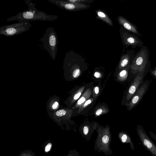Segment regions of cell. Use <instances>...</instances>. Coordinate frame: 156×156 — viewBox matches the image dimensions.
<instances>
[{"instance_id": "cell-1", "label": "cell", "mask_w": 156, "mask_h": 156, "mask_svg": "<svg viewBox=\"0 0 156 156\" xmlns=\"http://www.w3.org/2000/svg\"><path fill=\"white\" fill-rule=\"evenodd\" d=\"M28 9L22 12H19L16 15L6 20L7 21L17 20L18 22L25 21H52L56 20L58 16L47 14L44 12L38 10L35 6V4L29 0H25Z\"/></svg>"}, {"instance_id": "cell-2", "label": "cell", "mask_w": 156, "mask_h": 156, "mask_svg": "<svg viewBox=\"0 0 156 156\" xmlns=\"http://www.w3.org/2000/svg\"><path fill=\"white\" fill-rule=\"evenodd\" d=\"M97 136L95 141L94 151L103 152L107 155H111L113 151L110 145L112 141V134L108 127L99 126L97 129Z\"/></svg>"}, {"instance_id": "cell-3", "label": "cell", "mask_w": 156, "mask_h": 156, "mask_svg": "<svg viewBox=\"0 0 156 156\" xmlns=\"http://www.w3.org/2000/svg\"><path fill=\"white\" fill-rule=\"evenodd\" d=\"M149 52L147 46H142L135 54L130 66L131 72L133 74L145 72L150 66Z\"/></svg>"}, {"instance_id": "cell-4", "label": "cell", "mask_w": 156, "mask_h": 156, "mask_svg": "<svg viewBox=\"0 0 156 156\" xmlns=\"http://www.w3.org/2000/svg\"><path fill=\"white\" fill-rule=\"evenodd\" d=\"M44 48L54 60L56 57L58 43L56 33L54 28L50 27L47 28L41 39Z\"/></svg>"}, {"instance_id": "cell-5", "label": "cell", "mask_w": 156, "mask_h": 156, "mask_svg": "<svg viewBox=\"0 0 156 156\" xmlns=\"http://www.w3.org/2000/svg\"><path fill=\"white\" fill-rule=\"evenodd\" d=\"M32 25L29 21L19 22L0 27V34L10 37L18 35L29 30Z\"/></svg>"}, {"instance_id": "cell-6", "label": "cell", "mask_w": 156, "mask_h": 156, "mask_svg": "<svg viewBox=\"0 0 156 156\" xmlns=\"http://www.w3.org/2000/svg\"><path fill=\"white\" fill-rule=\"evenodd\" d=\"M136 133L142 145L153 156H156V145L150 138L143 127L137 125Z\"/></svg>"}, {"instance_id": "cell-7", "label": "cell", "mask_w": 156, "mask_h": 156, "mask_svg": "<svg viewBox=\"0 0 156 156\" xmlns=\"http://www.w3.org/2000/svg\"><path fill=\"white\" fill-rule=\"evenodd\" d=\"M149 86V82L145 80L139 88L133 95L130 101L128 104V109L132 110L141 100L142 97L146 92Z\"/></svg>"}, {"instance_id": "cell-8", "label": "cell", "mask_w": 156, "mask_h": 156, "mask_svg": "<svg viewBox=\"0 0 156 156\" xmlns=\"http://www.w3.org/2000/svg\"><path fill=\"white\" fill-rule=\"evenodd\" d=\"M122 39L124 45L126 47L129 46L133 48L143 45V42L138 36L127 30L122 33Z\"/></svg>"}, {"instance_id": "cell-9", "label": "cell", "mask_w": 156, "mask_h": 156, "mask_svg": "<svg viewBox=\"0 0 156 156\" xmlns=\"http://www.w3.org/2000/svg\"><path fill=\"white\" fill-rule=\"evenodd\" d=\"M48 1L61 8L69 11L80 10L86 9L89 7L83 3H72L67 1V0H48Z\"/></svg>"}, {"instance_id": "cell-10", "label": "cell", "mask_w": 156, "mask_h": 156, "mask_svg": "<svg viewBox=\"0 0 156 156\" xmlns=\"http://www.w3.org/2000/svg\"><path fill=\"white\" fill-rule=\"evenodd\" d=\"M145 72H138L136 75L132 83L129 88L127 94L126 98L129 100L136 91L140 84L143 81Z\"/></svg>"}, {"instance_id": "cell-11", "label": "cell", "mask_w": 156, "mask_h": 156, "mask_svg": "<svg viewBox=\"0 0 156 156\" xmlns=\"http://www.w3.org/2000/svg\"><path fill=\"white\" fill-rule=\"evenodd\" d=\"M98 127L96 123L85 124L83 125L80 129V133L82 136L87 141L90 139L91 136Z\"/></svg>"}, {"instance_id": "cell-12", "label": "cell", "mask_w": 156, "mask_h": 156, "mask_svg": "<svg viewBox=\"0 0 156 156\" xmlns=\"http://www.w3.org/2000/svg\"><path fill=\"white\" fill-rule=\"evenodd\" d=\"M118 20L120 25L129 32L137 36L141 37V34L137 30V27L122 16H119Z\"/></svg>"}, {"instance_id": "cell-13", "label": "cell", "mask_w": 156, "mask_h": 156, "mask_svg": "<svg viewBox=\"0 0 156 156\" xmlns=\"http://www.w3.org/2000/svg\"><path fill=\"white\" fill-rule=\"evenodd\" d=\"M135 54L133 51H129L127 53L122 55L121 58L119 65V69H121L127 66H130V61H133Z\"/></svg>"}, {"instance_id": "cell-14", "label": "cell", "mask_w": 156, "mask_h": 156, "mask_svg": "<svg viewBox=\"0 0 156 156\" xmlns=\"http://www.w3.org/2000/svg\"><path fill=\"white\" fill-rule=\"evenodd\" d=\"M118 137L122 143L129 144L130 148L135 150L134 146L132 139L127 133L124 131L120 132L119 133Z\"/></svg>"}, {"instance_id": "cell-15", "label": "cell", "mask_w": 156, "mask_h": 156, "mask_svg": "<svg viewBox=\"0 0 156 156\" xmlns=\"http://www.w3.org/2000/svg\"><path fill=\"white\" fill-rule=\"evenodd\" d=\"M92 90L90 89L86 90L78 100L75 104L74 108L80 107L82 105L90 98Z\"/></svg>"}, {"instance_id": "cell-16", "label": "cell", "mask_w": 156, "mask_h": 156, "mask_svg": "<svg viewBox=\"0 0 156 156\" xmlns=\"http://www.w3.org/2000/svg\"><path fill=\"white\" fill-rule=\"evenodd\" d=\"M98 18L110 26L113 25V23L108 16L104 12L98 9L96 11Z\"/></svg>"}, {"instance_id": "cell-17", "label": "cell", "mask_w": 156, "mask_h": 156, "mask_svg": "<svg viewBox=\"0 0 156 156\" xmlns=\"http://www.w3.org/2000/svg\"><path fill=\"white\" fill-rule=\"evenodd\" d=\"M49 102L48 105L47 106L48 107L49 111L51 112L55 111L57 109L59 106V103L57 99L55 98H52Z\"/></svg>"}, {"instance_id": "cell-18", "label": "cell", "mask_w": 156, "mask_h": 156, "mask_svg": "<svg viewBox=\"0 0 156 156\" xmlns=\"http://www.w3.org/2000/svg\"><path fill=\"white\" fill-rule=\"evenodd\" d=\"M84 88V87H81L73 95L71 100V103L73 104L80 97Z\"/></svg>"}, {"instance_id": "cell-19", "label": "cell", "mask_w": 156, "mask_h": 156, "mask_svg": "<svg viewBox=\"0 0 156 156\" xmlns=\"http://www.w3.org/2000/svg\"><path fill=\"white\" fill-rule=\"evenodd\" d=\"M129 68H130V67L123 69L120 72L119 75L122 80H124L126 78L128 74V69Z\"/></svg>"}, {"instance_id": "cell-20", "label": "cell", "mask_w": 156, "mask_h": 156, "mask_svg": "<svg viewBox=\"0 0 156 156\" xmlns=\"http://www.w3.org/2000/svg\"><path fill=\"white\" fill-rule=\"evenodd\" d=\"M93 100V98H90L87 100L82 105V106L80 107V109L78 110V112H80L82 111L83 110L84 108H86L92 102Z\"/></svg>"}, {"instance_id": "cell-21", "label": "cell", "mask_w": 156, "mask_h": 156, "mask_svg": "<svg viewBox=\"0 0 156 156\" xmlns=\"http://www.w3.org/2000/svg\"><path fill=\"white\" fill-rule=\"evenodd\" d=\"M19 156H35V155L30 150H27L22 152Z\"/></svg>"}, {"instance_id": "cell-22", "label": "cell", "mask_w": 156, "mask_h": 156, "mask_svg": "<svg viewBox=\"0 0 156 156\" xmlns=\"http://www.w3.org/2000/svg\"><path fill=\"white\" fill-rule=\"evenodd\" d=\"M55 113V115L56 117H60L65 115L66 113V112L64 109H61L57 111Z\"/></svg>"}, {"instance_id": "cell-23", "label": "cell", "mask_w": 156, "mask_h": 156, "mask_svg": "<svg viewBox=\"0 0 156 156\" xmlns=\"http://www.w3.org/2000/svg\"><path fill=\"white\" fill-rule=\"evenodd\" d=\"M65 156H80L79 152L74 149L69 151L68 154Z\"/></svg>"}, {"instance_id": "cell-24", "label": "cell", "mask_w": 156, "mask_h": 156, "mask_svg": "<svg viewBox=\"0 0 156 156\" xmlns=\"http://www.w3.org/2000/svg\"><path fill=\"white\" fill-rule=\"evenodd\" d=\"M80 70L79 69H74L72 73L73 77L75 78L78 77L80 74Z\"/></svg>"}, {"instance_id": "cell-25", "label": "cell", "mask_w": 156, "mask_h": 156, "mask_svg": "<svg viewBox=\"0 0 156 156\" xmlns=\"http://www.w3.org/2000/svg\"><path fill=\"white\" fill-rule=\"evenodd\" d=\"M67 1L73 3H83L82 2L85 3L89 2H91V1L88 0H67Z\"/></svg>"}, {"instance_id": "cell-26", "label": "cell", "mask_w": 156, "mask_h": 156, "mask_svg": "<svg viewBox=\"0 0 156 156\" xmlns=\"http://www.w3.org/2000/svg\"><path fill=\"white\" fill-rule=\"evenodd\" d=\"M52 146V144L51 143H49L46 146L45 148V151L46 152H47L50 151Z\"/></svg>"}, {"instance_id": "cell-27", "label": "cell", "mask_w": 156, "mask_h": 156, "mask_svg": "<svg viewBox=\"0 0 156 156\" xmlns=\"http://www.w3.org/2000/svg\"><path fill=\"white\" fill-rule=\"evenodd\" d=\"M150 72L151 75L156 78V67L151 69Z\"/></svg>"}, {"instance_id": "cell-28", "label": "cell", "mask_w": 156, "mask_h": 156, "mask_svg": "<svg viewBox=\"0 0 156 156\" xmlns=\"http://www.w3.org/2000/svg\"><path fill=\"white\" fill-rule=\"evenodd\" d=\"M103 110L100 108L96 110L95 112V114L97 116H99L103 113Z\"/></svg>"}, {"instance_id": "cell-29", "label": "cell", "mask_w": 156, "mask_h": 156, "mask_svg": "<svg viewBox=\"0 0 156 156\" xmlns=\"http://www.w3.org/2000/svg\"><path fill=\"white\" fill-rule=\"evenodd\" d=\"M149 133L151 137L156 141V134L153 133L151 131H149Z\"/></svg>"}, {"instance_id": "cell-30", "label": "cell", "mask_w": 156, "mask_h": 156, "mask_svg": "<svg viewBox=\"0 0 156 156\" xmlns=\"http://www.w3.org/2000/svg\"><path fill=\"white\" fill-rule=\"evenodd\" d=\"M94 92L96 94H98L99 92V88L98 87H96L94 88Z\"/></svg>"}, {"instance_id": "cell-31", "label": "cell", "mask_w": 156, "mask_h": 156, "mask_svg": "<svg viewBox=\"0 0 156 156\" xmlns=\"http://www.w3.org/2000/svg\"><path fill=\"white\" fill-rule=\"evenodd\" d=\"M100 75V73L98 72H95L94 74V76L96 78H99Z\"/></svg>"}]
</instances>
